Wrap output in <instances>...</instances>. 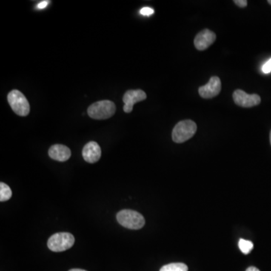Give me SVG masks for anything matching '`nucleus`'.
Returning <instances> with one entry per match:
<instances>
[{
	"label": "nucleus",
	"mask_w": 271,
	"mask_h": 271,
	"mask_svg": "<svg viewBox=\"0 0 271 271\" xmlns=\"http://www.w3.org/2000/svg\"><path fill=\"white\" fill-rule=\"evenodd\" d=\"M8 102L15 113L27 116L30 111V104L26 97L18 90H13L8 95Z\"/></svg>",
	"instance_id": "nucleus-5"
},
{
	"label": "nucleus",
	"mask_w": 271,
	"mask_h": 271,
	"mask_svg": "<svg viewBox=\"0 0 271 271\" xmlns=\"http://www.w3.org/2000/svg\"><path fill=\"white\" fill-rule=\"evenodd\" d=\"M262 72L265 74L270 73L271 72V58L268 61H267V62L264 64V66H263Z\"/></svg>",
	"instance_id": "nucleus-16"
},
{
	"label": "nucleus",
	"mask_w": 271,
	"mask_h": 271,
	"mask_svg": "<svg viewBox=\"0 0 271 271\" xmlns=\"http://www.w3.org/2000/svg\"><path fill=\"white\" fill-rule=\"evenodd\" d=\"M221 90V80L218 77L212 76L209 82L204 86L199 87L200 96L203 99H211L219 95Z\"/></svg>",
	"instance_id": "nucleus-7"
},
{
	"label": "nucleus",
	"mask_w": 271,
	"mask_h": 271,
	"mask_svg": "<svg viewBox=\"0 0 271 271\" xmlns=\"http://www.w3.org/2000/svg\"><path fill=\"white\" fill-rule=\"evenodd\" d=\"M49 157L55 161H67L71 157V151L67 146L64 145H54L49 149Z\"/></svg>",
	"instance_id": "nucleus-11"
},
{
	"label": "nucleus",
	"mask_w": 271,
	"mask_h": 271,
	"mask_svg": "<svg viewBox=\"0 0 271 271\" xmlns=\"http://www.w3.org/2000/svg\"><path fill=\"white\" fill-rule=\"evenodd\" d=\"M75 243V237L67 232H61L52 235L48 240V247L52 252H64L70 249Z\"/></svg>",
	"instance_id": "nucleus-4"
},
{
	"label": "nucleus",
	"mask_w": 271,
	"mask_h": 271,
	"mask_svg": "<svg viewBox=\"0 0 271 271\" xmlns=\"http://www.w3.org/2000/svg\"><path fill=\"white\" fill-rule=\"evenodd\" d=\"M188 266L183 263H171L163 266L160 271H188Z\"/></svg>",
	"instance_id": "nucleus-13"
},
{
	"label": "nucleus",
	"mask_w": 271,
	"mask_h": 271,
	"mask_svg": "<svg viewBox=\"0 0 271 271\" xmlns=\"http://www.w3.org/2000/svg\"><path fill=\"white\" fill-rule=\"evenodd\" d=\"M215 39H216L215 33L208 29H205L195 36L194 43L195 48L198 51H204L212 46L215 42Z\"/></svg>",
	"instance_id": "nucleus-9"
},
{
	"label": "nucleus",
	"mask_w": 271,
	"mask_h": 271,
	"mask_svg": "<svg viewBox=\"0 0 271 271\" xmlns=\"http://www.w3.org/2000/svg\"><path fill=\"white\" fill-rule=\"evenodd\" d=\"M116 106L113 102L101 101L91 105L87 109V114L94 119H108L115 115Z\"/></svg>",
	"instance_id": "nucleus-3"
},
{
	"label": "nucleus",
	"mask_w": 271,
	"mask_h": 271,
	"mask_svg": "<svg viewBox=\"0 0 271 271\" xmlns=\"http://www.w3.org/2000/svg\"><path fill=\"white\" fill-rule=\"evenodd\" d=\"M155 13V11L154 9H151L149 7L143 8V9L140 10V14L143 16H150V15H153Z\"/></svg>",
	"instance_id": "nucleus-15"
},
{
	"label": "nucleus",
	"mask_w": 271,
	"mask_h": 271,
	"mask_svg": "<svg viewBox=\"0 0 271 271\" xmlns=\"http://www.w3.org/2000/svg\"><path fill=\"white\" fill-rule=\"evenodd\" d=\"M50 3L49 1H42L41 2V3H38V5H37L36 9H44V8L47 7L48 5H49V3Z\"/></svg>",
	"instance_id": "nucleus-18"
},
{
	"label": "nucleus",
	"mask_w": 271,
	"mask_h": 271,
	"mask_svg": "<svg viewBox=\"0 0 271 271\" xmlns=\"http://www.w3.org/2000/svg\"><path fill=\"white\" fill-rule=\"evenodd\" d=\"M82 156L86 162L95 164L101 158V149L98 143L89 142L84 146Z\"/></svg>",
	"instance_id": "nucleus-10"
},
{
	"label": "nucleus",
	"mask_w": 271,
	"mask_h": 271,
	"mask_svg": "<svg viewBox=\"0 0 271 271\" xmlns=\"http://www.w3.org/2000/svg\"><path fill=\"white\" fill-rule=\"evenodd\" d=\"M270 144H271V131L270 133Z\"/></svg>",
	"instance_id": "nucleus-22"
},
{
	"label": "nucleus",
	"mask_w": 271,
	"mask_h": 271,
	"mask_svg": "<svg viewBox=\"0 0 271 271\" xmlns=\"http://www.w3.org/2000/svg\"><path fill=\"white\" fill-rule=\"evenodd\" d=\"M267 3H268L269 4L271 5V0H268V1H267Z\"/></svg>",
	"instance_id": "nucleus-21"
},
{
	"label": "nucleus",
	"mask_w": 271,
	"mask_h": 271,
	"mask_svg": "<svg viewBox=\"0 0 271 271\" xmlns=\"http://www.w3.org/2000/svg\"><path fill=\"white\" fill-rule=\"evenodd\" d=\"M196 123L192 120H184L175 124L172 132V139L176 143H183L190 140L197 132Z\"/></svg>",
	"instance_id": "nucleus-2"
},
{
	"label": "nucleus",
	"mask_w": 271,
	"mask_h": 271,
	"mask_svg": "<svg viewBox=\"0 0 271 271\" xmlns=\"http://www.w3.org/2000/svg\"><path fill=\"white\" fill-rule=\"evenodd\" d=\"M69 271H87L84 270H81V269H72V270Z\"/></svg>",
	"instance_id": "nucleus-20"
},
{
	"label": "nucleus",
	"mask_w": 271,
	"mask_h": 271,
	"mask_svg": "<svg viewBox=\"0 0 271 271\" xmlns=\"http://www.w3.org/2000/svg\"><path fill=\"white\" fill-rule=\"evenodd\" d=\"M246 271H260L257 267H249L246 269Z\"/></svg>",
	"instance_id": "nucleus-19"
},
{
	"label": "nucleus",
	"mask_w": 271,
	"mask_h": 271,
	"mask_svg": "<svg viewBox=\"0 0 271 271\" xmlns=\"http://www.w3.org/2000/svg\"><path fill=\"white\" fill-rule=\"evenodd\" d=\"M233 99L237 106L243 108H251L258 106L261 103V98L258 95H249L242 90H236L233 94Z\"/></svg>",
	"instance_id": "nucleus-6"
},
{
	"label": "nucleus",
	"mask_w": 271,
	"mask_h": 271,
	"mask_svg": "<svg viewBox=\"0 0 271 271\" xmlns=\"http://www.w3.org/2000/svg\"><path fill=\"white\" fill-rule=\"evenodd\" d=\"M147 96L143 91L130 90L124 94L123 97V102H124V111L126 113H130L133 111V106L135 103L138 102L145 101Z\"/></svg>",
	"instance_id": "nucleus-8"
},
{
	"label": "nucleus",
	"mask_w": 271,
	"mask_h": 271,
	"mask_svg": "<svg viewBox=\"0 0 271 271\" xmlns=\"http://www.w3.org/2000/svg\"><path fill=\"white\" fill-rule=\"evenodd\" d=\"M234 3L240 8H245L247 6L248 2L246 0H235Z\"/></svg>",
	"instance_id": "nucleus-17"
},
{
	"label": "nucleus",
	"mask_w": 271,
	"mask_h": 271,
	"mask_svg": "<svg viewBox=\"0 0 271 271\" xmlns=\"http://www.w3.org/2000/svg\"><path fill=\"white\" fill-rule=\"evenodd\" d=\"M118 223L126 229L139 230L145 225V218L143 215L131 209H124L117 214Z\"/></svg>",
	"instance_id": "nucleus-1"
},
{
	"label": "nucleus",
	"mask_w": 271,
	"mask_h": 271,
	"mask_svg": "<svg viewBox=\"0 0 271 271\" xmlns=\"http://www.w3.org/2000/svg\"><path fill=\"white\" fill-rule=\"evenodd\" d=\"M239 248L240 251L245 255H248L250 253L251 251L253 249V243L249 240H244V239H240L239 240Z\"/></svg>",
	"instance_id": "nucleus-14"
},
{
	"label": "nucleus",
	"mask_w": 271,
	"mask_h": 271,
	"mask_svg": "<svg viewBox=\"0 0 271 271\" xmlns=\"http://www.w3.org/2000/svg\"><path fill=\"white\" fill-rule=\"evenodd\" d=\"M12 196V192L10 187L6 183H0V201L4 202V201H9Z\"/></svg>",
	"instance_id": "nucleus-12"
}]
</instances>
